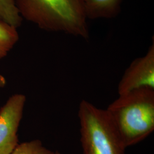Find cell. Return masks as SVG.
Masks as SVG:
<instances>
[{
	"instance_id": "obj_7",
	"label": "cell",
	"mask_w": 154,
	"mask_h": 154,
	"mask_svg": "<svg viewBox=\"0 0 154 154\" xmlns=\"http://www.w3.org/2000/svg\"><path fill=\"white\" fill-rule=\"evenodd\" d=\"M18 39L17 28L0 20V60L8 55Z\"/></svg>"
},
{
	"instance_id": "obj_8",
	"label": "cell",
	"mask_w": 154,
	"mask_h": 154,
	"mask_svg": "<svg viewBox=\"0 0 154 154\" xmlns=\"http://www.w3.org/2000/svg\"><path fill=\"white\" fill-rule=\"evenodd\" d=\"M22 20L14 0H0V20L17 28Z\"/></svg>"
},
{
	"instance_id": "obj_2",
	"label": "cell",
	"mask_w": 154,
	"mask_h": 154,
	"mask_svg": "<svg viewBox=\"0 0 154 154\" xmlns=\"http://www.w3.org/2000/svg\"><path fill=\"white\" fill-rule=\"evenodd\" d=\"M22 18L48 32L88 39V18L83 0H14Z\"/></svg>"
},
{
	"instance_id": "obj_5",
	"label": "cell",
	"mask_w": 154,
	"mask_h": 154,
	"mask_svg": "<svg viewBox=\"0 0 154 154\" xmlns=\"http://www.w3.org/2000/svg\"><path fill=\"white\" fill-rule=\"evenodd\" d=\"M154 89V44L145 55L136 58L126 69L118 86V95L140 88Z\"/></svg>"
},
{
	"instance_id": "obj_1",
	"label": "cell",
	"mask_w": 154,
	"mask_h": 154,
	"mask_svg": "<svg viewBox=\"0 0 154 154\" xmlns=\"http://www.w3.org/2000/svg\"><path fill=\"white\" fill-rule=\"evenodd\" d=\"M126 148L141 142L154 130V89L119 95L105 110Z\"/></svg>"
},
{
	"instance_id": "obj_3",
	"label": "cell",
	"mask_w": 154,
	"mask_h": 154,
	"mask_svg": "<svg viewBox=\"0 0 154 154\" xmlns=\"http://www.w3.org/2000/svg\"><path fill=\"white\" fill-rule=\"evenodd\" d=\"M83 154H126V147L105 110L83 100L79 105Z\"/></svg>"
},
{
	"instance_id": "obj_4",
	"label": "cell",
	"mask_w": 154,
	"mask_h": 154,
	"mask_svg": "<svg viewBox=\"0 0 154 154\" xmlns=\"http://www.w3.org/2000/svg\"><path fill=\"white\" fill-rule=\"evenodd\" d=\"M25 102V95L16 94L0 109V154H11L19 144L18 131Z\"/></svg>"
},
{
	"instance_id": "obj_6",
	"label": "cell",
	"mask_w": 154,
	"mask_h": 154,
	"mask_svg": "<svg viewBox=\"0 0 154 154\" xmlns=\"http://www.w3.org/2000/svg\"><path fill=\"white\" fill-rule=\"evenodd\" d=\"M88 20L111 19L121 12L124 0H83Z\"/></svg>"
},
{
	"instance_id": "obj_10",
	"label": "cell",
	"mask_w": 154,
	"mask_h": 154,
	"mask_svg": "<svg viewBox=\"0 0 154 154\" xmlns=\"http://www.w3.org/2000/svg\"><path fill=\"white\" fill-rule=\"evenodd\" d=\"M6 80L5 78L0 74V88H3L5 86Z\"/></svg>"
},
{
	"instance_id": "obj_9",
	"label": "cell",
	"mask_w": 154,
	"mask_h": 154,
	"mask_svg": "<svg viewBox=\"0 0 154 154\" xmlns=\"http://www.w3.org/2000/svg\"><path fill=\"white\" fill-rule=\"evenodd\" d=\"M11 154H61L46 148L41 141L36 139L19 143Z\"/></svg>"
}]
</instances>
